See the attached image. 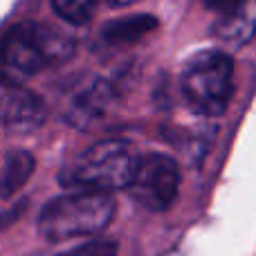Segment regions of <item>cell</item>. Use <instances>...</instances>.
<instances>
[{"label": "cell", "instance_id": "obj_11", "mask_svg": "<svg viewBox=\"0 0 256 256\" xmlns=\"http://www.w3.org/2000/svg\"><path fill=\"white\" fill-rule=\"evenodd\" d=\"M52 9L61 18H66L68 22H72V25H86L92 18L97 2H88V0H54Z\"/></svg>", "mask_w": 256, "mask_h": 256}, {"label": "cell", "instance_id": "obj_1", "mask_svg": "<svg viewBox=\"0 0 256 256\" xmlns=\"http://www.w3.org/2000/svg\"><path fill=\"white\" fill-rule=\"evenodd\" d=\"M74 40L52 25L25 20L0 38V81L22 84L48 66L72 56Z\"/></svg>", "mask_w": 256, "mask_h": 256}, {"label": "cell", "instance_id": "obj_6", "mask_svg": "<svg viewBox=\"0 0 256 256\" xmlns=\"http://www.w3.org/2000/svg\"><path fill=\"white\" fill-rule=\"evenodd\" d=\"M45 106L38 94L20 88V86L0 81V122L9 126L34 128L43 122Z\"/></svg>", "mask_w": 256, "mask_h": 256}, {"label": "cell", "instance_id": "obj_3", "mask_svg": "<svg viewBox=\"0 0 256 256\" xmlns=\"http://www.w3.org/2000/svg\"><path fill=\"white\" fill-rule=\"evenodd\" d=\"M180 86L196 115L220 117L234 90V61L220 50H202L186 61Z\"/></svg>", "mask_w": 256, "mask_h": 256}, {"label": "cell", "instance_id": "obj_12", "mask_svg": "<svg viewBox=\"0 0 256 256\" xmlns=\"http://www.w3.org/2000/svg\"><path fill=\"white\" fill-rule=\"evenodd\" d=\"M58 256H117V243H112V240H90L81 248H74Z\"/></svg>", "mask_w": 256, "mask_h": 256}, {"label": "cell", "instance_id": "obj_2", "mask_svg": "<svg viewBox=\"0 0 256 256\" xmlns=\"http://www.w3.org/2000/svg\"><path fill=\"white\" fill-rule=\"evenodd\" d=\"M137 158L124 140H104L90 146L61 171V184L79 194H110L126 189Z\"/></svg>", "mask_w": 256, "mask_h": 256}, {"label": "cell", "instance_id": "obj_10", "mask_svg": "<svg viewBox=\"0 0 256 256\" xmlns=\"http://www.w3.org/2000/svg\"><path fill=\"white\" fill-rule=\"evenodd\" d=\"M34 158L27 150H12L0 166V198H12L34 173Z\"/></svg>", "mask_w": 256, "mask_h": 256}, {"label": "cell", "instance_id": "obj_9", "mask_svg": "<svg viewBox=\"0 0 256 256\" xmlns=\"http://www.w3.org/2000/svg\"><path fill=\"white\" fill-rule=\"evenodd\" d=\"M158 27V18L150 14H135V16H124L110 20L104 25L102 38L110 45H126L135 43L142 36H146L148 32H153Z\"/></svg>", "mask_w": 256, "mask_h": 256}, {"label": "cell", "instance_id": "obj_5", "mask_svg": "<svg viewBox=\"0 0 256 256\" xmlns=\"http://www.w3.org/2000/svg\"><path fill=\"white\" fill-rule=\"evenodd\" d=\"M148 212H164L173 204L180 189V168L171 155L148 153L137 158L135 171L126 186Z\"/></svg>", "mask_w": 256, "mask_h": 256}, {"label": "cell", "instance_id": "obj_7", "mask_svg": "<svg viewBox=\"0 0 256 256\" xmlns=\"http://www.w3.org/2000/svg\"><path fill=\"white\" fill-rule=\"evenodd\" d=\"M112 97H115L112 84H108L106 79H92L74 94L66 112V122L74 128H88L108 110Z\"/></svg>", "mask_w": 256, "mask_h": 256}, {"label": "cell", "instance_id": "obj_4", "mask_svg": "<svg viewBox=\"0 0 256 256\" xmlns=\"http://www.w3.org/2000/svg\"><path fill=\"white\" fill-rule=\"evenodd\" d=\"M115 216V200L106 194H68L43 207L38 230L52 243L106 230Z\"/></svg>", "mask_w": 256, "mask_h": 256}, {"label": "cell", "instance_id": "obj_8", "mask_svg": "<svg viewBox=\"0 0 256 256\" xmlns=\"http://www.w3.org/2000/svg\"><path fill=\"white\" fill-rule=\"evenodd\" d=\"M214 34L234 48L250 43L256 34V0L230 2L225 12L218 14V20L214 22Z\"/></svg>", "mask_w": 256, "mask_h": 256}]
</instances>
